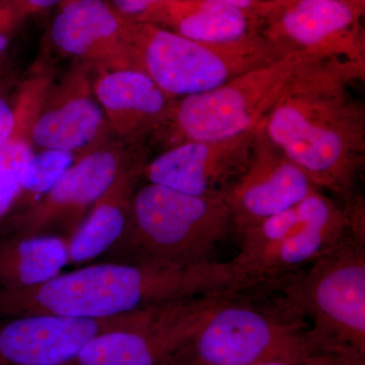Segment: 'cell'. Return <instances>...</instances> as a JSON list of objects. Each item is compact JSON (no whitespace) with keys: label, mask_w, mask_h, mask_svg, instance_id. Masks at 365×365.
<instances>
[{"label":"cell","mask_w":365,"mask_h":365,"mask_svg":"<svg viewBox=\"0 0 365 365\" xmlns=\"http://www.w3.org/2000/svg\"><path fill=\"white\" fill-rule=\"evenodd\" d=\"M365 68L307 57L261 122L264 130L319 191L345 202L365 165V108L350 86Z\"/></svg>","instance_id":"obj_1"},{"label":"cell","mask_w":365,"mask_h":365,"mask_svg":"<svg viewBox=\"0 0 365 365\" xmlns=\"http://www.w3.org/2000/svg\"><path fill=\"white\" fill-rule=\"evenodd\" d=\"M245 287L232 261L194 266L106 261L59 274L39 287L0 290V317L116 318L176 300Z\"/></svg>","instance_id":"obj_2"},{"label":"cell","mask_w":365,"mask_h":365,"mask_svg":"<svg viewBox=\"0 0 365 365\" xmlns=\"http://www.w3.org/2000/svg\"><path fill=\"white\" fill-rule=\"evenodd\" d=\"M339 350L351 349L314 330L277 284L269 283L230 292L169 365L295 362Z\"/></svg>","instance_id":"obj_3"},{"label":"cell","mask_w":365,"mask_h":365,"mask_svg":"<svg viewBox=\"0 0 365 365\" xmlns=\"http://www.w3.org/2000/svg\"><path fill=\"white\" fill-rule=\"evenodd\" d=\"M232 227L225 196H193L157 184L136 189L108 261L169 266L209 263Z\"/></svg>","instance_id":"obj_4"},{"label":"cell","mask_w":365,"mask_h":365,"mask_svg":"<svg viewBox=\"0 0 365 365\" xmlns=\"http://www.w3.org/2000/svg\"><path fill=\"white\" fill-rule=\"evenodd\" d=\"M132 45L136 68L176 100L215 90L285 55L262 35L232 44H210L135 21Z\"/></svg>","instance_id":"obj_5"},{"label":"cell","mask_w":365,"mask_h":365,"mask_svg":"<svg viewBox=\"0 0 365 365\" xmlns=\"http://www.w3.org/2000/svg\"><path fill=\"white\" fill-rule=\"evenodd\" d=\"M348 232L344 209L323 192L242 232L235 272L250 287L287 278L339 244Z\"/></svg>","instance_id":"obj_6"},{"label":"cell","mask_w":365,"mask_h":365,"mask_svg":"<svg viewBox=\"0 0 365 365\" xmlns=\"http://www.w3.org/2000/svg\"><path fill=\"white\" fill-rule=\"evenodd\" d=\"M307 57L290 52L215 90L177 98L169 121L155 137H160L167 148L185 141L220 140L253 130Z\"/></svg>","instance_id":"obj_7"},{"label":"cell","mask_w":365,"mask_h":365,"mask_svg":"<svg viewBox=\"0 0 365 365\" xmlns=\"http://www.w3.org/2000/svg\"><path fill=\"white\" fill-rule=\"evenodd\" d=\"M276 283L314 330L365 357V242L347 234L309 268Z\"/></svg>","instance_id":"obj_8"},{"label":"cell","mask_w":365,"mask_h":365,"mask_svg":"<svg viewBox=\"0 0 365 365\" xmlns=\"http://www.w3.org/2000/svg\"><path fill=\"white\" fill-rule=\"evenodd\" d=\"M141 158H145L143 144L118 138L76 155L39 200L7 215L0 223V237L59 235L71 239L96 201L122 172Z\"/></svg>","instance_id":"obj_9"},{"label":"cell","mask_w":365,"mask_h":365,"mask_svg":"<svg viewBox=\"0 0 365 365\" xmlns=\"http://www.w3.org/2000/svg\"><path fill=\"white\" fill-rule=\"evenodd\" d=\"M364 4L350 0H272L259 14L261 34L283 54L365 68Z\"/></svg>","instance_id":"obj_10"},{"label":"cell","mask_w":365,"mask_h":365,"mask_svg":"<svg viewBox=\"0 0 365 365\" xmlns=\"http://www.w3.org/2000/svg\"><path fill=\"white\" fill-rule=\"evenodd\" d=\"M230 292L143 309L130 325L100 334L67 365H169Z\"/></svg>","instance_id":"obj_11"},{"label":"cell","mask_w":365,"mask_h":365,"mask_svg":"<svg viewBox=\"0 0 365 365\" xmlns=\"http://www.w3.org/2000/svg\"><path fill=\"white\" fill-rule=\"evenodd\" d=\"M318 188L269 138L262 123L255 131L246 170L223 194L239 235L292 207Z\"/></svg>","instance_id":"obj_12"},{"label":"cell","mask_w":365,"mask_h":365,"mask_svg":"<svg viewBox=\"0 0 365 365\" xmlns=\"http://www.w3.org/2000/svg\"><path fill=\"white\" fill-rule=\"evenodd\" d=\"M93 74L91 67L76 63L59 81H52L33 125L35 150L66 151L76 157L111 140L93 93Z\"/></svg>","instance_id":"obj_13"},{"label":"cell","mask_w":365,"mask_h":365,"mask_svg":"<svg viewBox=\"0 0 365 365\" xmlns=\"http://www.w3.org/2000/svg\"><path fill=\"white\" fill-rule=\"evenodd\" d=\"M132 26L107 0H66L55 9L47 35L59 54L95 72L136 68Z\"/></svg>","instance_id":"obj_14"},{"label":"cell","mask_w":365,"mask_h":365,"mask_svg":"<svg viewBox=\"0 0 365 365\" xmlns=\"http://www.w3.org/2000/svg\"><path fill=\"white\" fill-rule=\"evenodd\" d=\"M256 128L220 140L175 144L145 163L143 177L189 195H223L248 165Z\"/></svg>","instance_id":"obj_15"},{"label":"cell","mask_w":365,"mask_h":365,"mask_svg":"<svg viewBox=\"0 0 365 365\" xmlns=\"http://www.w3.org/2000/svg\"><path fill=\"white\" fill-rule=\"evenodd\" d=\"M139 313L100 319L0 317V365L69 364L93 338L130 325Z\"/></svg>","instance_id":"obj_16"},{"label":"cell","mask_w":365,"mask_h":365,"mask_svg":"<svg viewBox=\"0 0 365 365\" xmlns=\"http://www.w3.org/2000/svg\"><path fill=\"white\" fill-rule=\"evenodd\" d=\"M93 88L113 136L129 144L157 135L176 101L137 68L95 72Z\"/></svg>","instance_id":"obj_17"},{"label":"cell","mask_w":365,"mask_h":365,"mask_svg":"<svg viewBox=\"0 0 365 365\" xmlns=\"http://www.w3.org/2000/svg\"><path fill=\"white\" fill-rule=\"evenodd\" d=\"M148 24L210 44H232L262 35L259 14L220 0H170Z\"/></svg>","instance_id":"obj_18"},{"label":"cell","mask_w":365,"mask_h":365,"mask_svg":"<svg viewBox=\"0 0 365 365\" xmlns=\"http://www.w3.org/2000/svg\"><path fill=\"white\" fill-rule=\"evenodd\" d=\"M145 163V158L132 163L93 204L68 240L69 265H81L104 256L119 241Z\"/></svg>","instance_id":"obj_19"},{"label":"cell","mask_w":365,"mask_h":365,"mask_svg":"<svg viewBox=\"0 0 365 365\" xmlns=\"http://www.w3.org/2000/svg\"><path fill=\"white\" fill-rule=\"evenodd\" d=\"M69 265L68 240L59 235L0 237V290L39 287Z\"/></svg>","instance_id":"obj_20"},{"label":"cell","mask_w":365,"mask_h":365,"mask_svg":"<svg viewBox=\"0 0 365 365\" xmlns=\"http://www.w3.org/2000/svg\"><path fill=\"white\" fill-rule=\"evenodd\" d=\"M76 160L66 151L35 150L21 178V189L11 212L29 207L44 195Z\"/></svg>","instance_id":"obj_21"},{"label":"cell","mask_w":365,"mask_h":365,"mask_svg":"<svg viewBox=\"0 0 365 365\" xmlns=\"http://www.w3.org/2000/svg\"><path fill=\"white\" fill-rule=\"evenodd\" d=\"M35 150L32 139L16 133L0 148V223L13 209L21 189V178L26 162Z\"/></svg>","instance_id":"obj_22"},{"label":"cell","mask_w":365,"mask_h":365,"mask_svg":"<svg viewBox=\"0 0 365 365\" xmlns=\"http://www.w3.org/2000/svg\"><path fill=\"white\" fill-rule=\"evenodd\" d=\"M21 81H16L9 58L0 62V148L14 136L16 128V101Z\"/></svg>","instance_id":"obj_23"},{"label":"cell","mask_w":365,"mask_h":365,"mask_svg":"<svg viewBox=\"0 0 365 365\" xmlns=\"http://www.w3.org/2000/svg\"><path fill=\"white\" fill-rule=\"evenodd\" d=\"M16 0H0V62L9 56V49L26 20Z\"/></svg>","instance_id":"obj_24"},{"label":"cell","mask_w":365,"mask_h":365,"mask_svg":"<svg viewBox=\"0 0 365 365\" xmlns=\"http://www.w3.org/2000/svg\"><path fill=\"white\" fill-rule=\"evenodd\" d=\"M125 19L135 23H150L170 0H107Z\"/></svg>","instance_id":"obj_25"},{"label":"cell","mask_w":365,"mask_h":365,"mask_svg":"<svg viewBox=\"0 0 365 365\" xmlns=\"http://www.w3.org/2000/svg\"><path fill=\"white\" fill-rule=\"evenodd\" d=\"M365 357L352 350L327 352L302 361H272L253 365H364Z\"/></svg>","instance_id":"obj_26"},{"label":"cell","mask_w":365,"mask_h":365,"mask_svg":"<svg viewBox=\"0 0 365 365\" xmlns=\"http://www.w3.org/2000/svg\"><path fill=\"white\" fill-rule=\"evenodd\" d=\"M21 13L26 18L43 13L48 9H56L60 4H63L66 0H16Z\"/></svg>","instance_id":"obj_27"},{"label":"cell","mask_w":365,"mask_h":365,"mask_svg":"<svg viewBox=\"0 0 365 365\" xmlns=\"http://www.w3.org/2000/svg\"><path fill=\"white\" fill-rule=\"evenodd\" d=\"M220 1L239 7V9H244V11L260 14L266 4L272 1V0H220Z\"/></svg>","instance_id":"obj_28"},{"label":"cell","mask_w":365,"mask_h":365,"mask_svg":"<svg viewBox=\"0 0 365 365\" xmlns=\"http://www.w3.org/2000/svg\"><path fill=\"white\" fill-rule=\"evenodd\" d=\"M350 1L359 2V4H364L365 0H350Z\"/></svg>","instance_id":"obj_29"}]
</instances>
